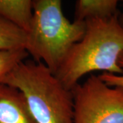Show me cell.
<instances>
[{
  "mask_svg": "<svg viewBox=\"0 0 123 123\" xmlns=\"http://www.w3.org/2000/svg\"><path fill=\"white\" fill-rule=\"evenodd\" d=\"M85 30V22H70L65 17L60 0H34L25 50L55 74Z\"/></svg>",
  "mask_w": 123,
  "mask_h": 123,
  "instance_id": "cell-3",
  "label": "cell"
},
{
  "mask_svg": "<svg viewBox=\"0 0 123 123\" xmlns=\"http://www.w3.org/2000/svg\"><path fill=\"white\" fill-rule=\"evenodd\" d=\"M1 83L22 92L36 123H73L72 90L43 62H21Z\"/></svg>",
  "mask_w": 123,
  "mask_h": 123,
  "instance_id": "cell-2",
  "label": "cell"
},
{
  "mask_svg": "<svg viewBox=\"0 0 123 123\" xmlns=\"http://www.w3.org/2000/svg\"><path fill=\"white\" fill-rule=\"evenodd\" d=\"M28 56L25 49L0 51V83L15 66L25 61Z\"/></svg>",
  "mask_w": 123,
  "mask_h": 123,
  "instance_id": "cell-9",
  "label": "cell"
},
{
  "mask_svg": "<svg viewBox=\"0 0 123 123\" xmlns=\"http://www.w3.org/2000/svg\"><path fill=\"white\" fill-rule=\"evenodd\" d=\"M0 123H36L18 89L0 83Z\"/></svg>",
  "mask_w": 123,
  "mask_h": 123,
  "instance_id": "cell-5",
  "label": "cell"
},
{
  "mask_svg": "<svg viewBox=\"0 0 123 123\" xmlns=\"http://www.w3.org/2000/svg\"><path fill=\"white\" fill-rule=\"evenodd\" d=\"M118 64L123 69V52L119 56ZM98 76L106 84L110 86L123 88V75H116L109 73H103Z\"/></svg>",
  "mask_w": 123,
  "mask_h": 123,
  "instance_id": "cell-10",
  "label": "cell"
},
{
  "mask_svg": "<svg viewBox=\"0 0 123 123\" xmlns=\"http://www.w3.org/2000/svg\"><path fill=\"white\" fill-rule=\"evenodd\" d=\"M73 123H123V88L91 75L72 90Z\"/></svg>",
  "mask_w": 123,
  "mask_h": 123,
  "instance_id": "cell-4",
  "label": "cell"
},
{
  "mask_svg": "<svg viewBox=\"0 0 123 123\" xmlns=\"http://www.w3.org/2000/svg\"><path fill=\"white\" fill-rule=\"evenodd\" d=\"M33 16L32 0H0V17L27 32Z\"/></svg>",
  "mask_w": 123,
  "mask_h": 123,
  "instance_id": "cell-6",
  "label": "cell"
},
{
  "mask_svg": "<svg viewBox=\"0 0 123 123\" xmlns=\"http://www.w3.org/2000/svg\"><path fill=\"white\" fill-rule=\"evenodd\" d=\"M118 21L119 23H120V24L121 25V26L123 27V13L119 14Z\"/></svg>",
  "mask_w": 123,
  "mask_h": 123,
  "instance_id": "cell-11",
  "label": "cell"
},
{
  "mask_svg": "<svg viewBox=\"0 0 123 123\" xmlns=\"http://www.w3.org/2000/svg\"><path fill=\"white\" fill-rule=\"evenodd\" d=\"M27 33L0 17V51L25 50Z\"/></svg>",
  "mask_w": 123,
  "mask_h": 123,
  "instance_id": "cell-8",
  "label": "cell"
},
{
  "mask_svg": "<svg viewBox=\"0 0 123 123\" xmlns=\"http://www.w3.org/2000/svg\"><path fill=\"white\" fill-rule=\"evenodd\" d=\"M119 13L85 21L84 36L73 45L55 75L72 90L84 75L94 71L123 75L118 58L123 52V27Z\"/></svg>",
  "mask_w": 123,
  "mask_h": 123,
  "instance_id": "cell-1",
  "label": "cell"
},
{
  "mask_svg": "<svg viewBox=\"0 0 123 123\" xmlns=\"http://www.w3.org/2000/svg\"><path fill=\"white\" fill-rule=\"evenodd\" d=\"M117 0H77L75 20L85 22L88 19L111 17L118 14Z\"/></svg>",
  "mask_w": 123,
  "mask_h": 123,
  "instance_id": "cell-7",
  "label": "cell"
}]
</instances>
